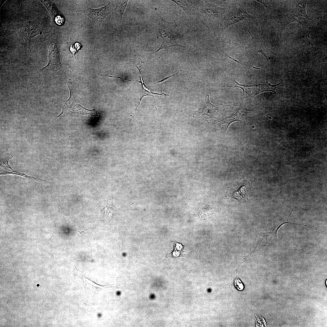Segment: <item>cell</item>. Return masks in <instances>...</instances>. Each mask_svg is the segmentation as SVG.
<instances>
[{
    "label": "cell",
    "instance_id": "obj_1",
    "mask_svg": "<svg viewBox=\"0 0 327 327\" xmlns=\"http://www.w3.org/2000/svg\"><path fill=\"white\" fill-rule=\"evenodd\" d=\"M227 9L213 3H206L198 8L197 13L206 27L211 31H217L220 38L223 18Z\"/></svg>",
    "mask_w": 327,
    "mask_h": 327
},
{
    "label": "cell",
    "instance_id": "obj_2",
    "mask_svg": "<svg viewBox=\"0 0 327 327\" xmlns=\"http://www.w3.org/2000/svg\"><path fill=\"white\" fill-rule=\"evenodd\" d=\"M67 84L70 91V96L63 105L62 111L57 117L60 119L67 115L73 117L82 115L97 116V112L96 109H87L77 102L74 95V85L70 79L68 81Z\"/></svg>",
    "mask_w": 327,
    "mask_h": 327
},
{
    "label": "cell",
    "instance_id": "obj_3",
    "mask_svg": "<svg viewBox=\"0 0 327 327\" xmlns=\"http://www.w3.org/2000/svg\"><path fill=\"white\" fill-rule=\"evenodd\" d=\"M159 16L163 23L159 30L162 41L159 48L152 53L157 52L163 49L167 50L173 46L184 47L179 44L177 41V35L175 31L177 26V23L167 21L159 15Z\"/></svg>",
    "mask_w": 327,
    "mask_h": 327
},
{
    "label": "cell",
    "instance_id": "obj_4",
    "mask_svg": "<svg viewBox=\"0 0 327 327\" xmlns=\"http://www.w3.org/2000/svg\"><path fill=\"white\" fill-rule=\"evenodd\" d=\"M40 70L51 71L58 74H62L64 71L60 60L59 46L56 38L52 39L49 43L48 63Z\"/></svg>",
    "mask_w": 327,
    "mask_h": 327
},
{
    "label": "cell",
    "instance_id": "obj_5",
    "mask_svg": "<svg viewBox=\"0 0 327 327\" xmlns=\"http://www.w3.org/2000/svg\"><path fill=\"white\" fill-rule=\"evenodd\" d=\"M244 3H236L228 9L225 13L222 28V33L229 26L246 18H253L246 11Z\"/></svg>",
    "mask_w": 327,
    "mask_h": 327
},
{
    "label": "cell",
    "instance_id": "obj_6",
    "mask_svg": "<svg viewBox=\"0 0 327 327\" xmlns=\"http://www.w3.org/2000/svg\"><path fill=\"white\" fill-rule=\"evenodd\" d=\"M306 1H302L287 15L283 23V28L288 24L296 22L304 28L307 27L309 22L306 11Z\"/></svg>",
    "mask_w": 327,
    "mask_h": 327
},
{
    "label": "cell",
    "instance_id": "obj_7",
    "mask_svg": "<svg viewBox=\"0 0 327 327\" xmlns=\"http://www.w3.org/2000/svg\"><path fill=\"white\" fill-rule=\"evenodd\" d=\"M234 81L236 83V85L233 88H241L243 91V94L251 99L253 98L259 93L266 91H271L275 94H277L275 91V89L282 84L283 81H282L280 83L276 85H272L268 82L267 76L266 82L265 84L245 85L239 84L234 79Z\"/></svg>",
    "mask_w": 327,
    "mask_h": 327
},
{
    "label": "cell",
    "instance_id": "obj_8",
    "mask_svg": "<svg viewBox=\"0 0 327 327\" xmlns=\"http://www.w3.org/2000/svg\"><path fill=\"white\" fill-rule=\"evenodd\" d=\"M114 5L111 2L105 6L96 9L88 8L84 10L77 11V12L84 13L93 21L95 26L99 27L103 21L113 10Z\"/></svg>",
    "mask_w": 327,
    "mask_h": 327
},
{
    "label": "cell",
    "instance_id": "obj_9",
    "mask_svg": "<svg viewBox=\"0 0 327 327\" xmlns=\"http://www.w3.org/2000/svg\"><path fill=\"white\" fill-rule=\"evenodd\" d=\"M285 220L278 226H275L263 231L259 234L255 250L260 249L262 247L272 242L277 239V233L281 226L286 223L290 222H284Z\"/></svg>",
    "mask_w": 327,
    "mask_h": 327
},
{
    "label": "cell",
    "instance_id": "obj_10",
    "mask_svg": "<svg viewBox=\"0 0 327 327\" xmlns=\"http://www.w3.org/2000/svg\"><path fill=\"white\" fill-rule=\"evenodd\" d=\"M172 1L181 8L190 18H193L196 13H197L198 8L205 3L204 1L201 0H172Z\"/></svg>",
    "mask_w": 327,
    "mask_h": 327
},
{
    "label": "cell",
    "instance_id": "obj_11",
    "mask_svg": "<svg viewBox=\"0 0 327 327\" xmlns=\"http://www.w3.org/2000/svg\"><path fill=\"white\" fill-rule=\"evenodd\" d=\"M252 110L247 109L246 107H243L240 105L237 111L232 115L223 118L218 124L223 132H225L229 125L232 122L243 119Z\"/></svg>",
    "mask_w": 327,
    "mask_h": 327
},
{
    "label": "cell",
    "instance_id": "obj_12",
    "mask_svg": "<svg viewBox=\"0 0 327 327\" xmlns=\"http://www.w3.org/2000/svg\"><path fill=\"white\" fill-rule=\"evenodd\" d=\"M41 1L48 10L51 16L53 22L58 25L63 24L65 21L64 17L57 8L55 3L48 0Z\"/></svg>",
    "mask_w": 327,
    "mask_h": 327
},
{
    "label": "cell",
    "instance_id": "obj_13",
    "mask_svg": "<svg viewBox=\"0 0 327 327\" xmlns=\"http://www.w3.org/2000/svg\"><path fill=\"white\" fill-rule=\"evenodd\" d=\"M128 0H119L117 2L114 9V19L117 29L120 33L123 31L122 19L123 14L127 6Z\"/></svg>",
    "mask_w": 327,
    "mask_h": 327
},
{
    "label": "cell",
    "instance_id": "obj_14",
    "mask_svg": "<svg viewBox=\"0 0 327 327\" xmlns=\"http://www.w3.org/2000/svg\"><path fill=\"white\" fill-rule=\"evenodd\" d=\"M247 188L245 185L241 186L237 189L228 187L226 191L229 192L228 193L232 198L243 202L246 201V199H248Z\"/></svg>",
    "mask_w": 327,
    "mask_h": 327
},
{
    "label": "cell",
    "instance_id": "obj_15",
    "mask_svg": "<svg viewBox=\"0 0 327 327\" xmlns=\"http://www.w3.org/2000/svg\"><path fill=\"white\" fill-rule=\"evenodd\" d=\"M22 32L24 34L25 40L28 43L30 52H31L30 40L36 35L39 34L40 30L38 28H33L32 27L30 26L29 27L28 26L24 28Z\"/></svg>",
    "mask_w": 327,
    "mask_h": 327
},
{
    "label": "cell",
    "instance_id": "obj_16",
    "mask_svg": "<svg viewBox=\"0 0 327 327\" xmlns=\"http://www.w3.org/2000/svg\"><path fill=\"white\" fill-rule=\"evenodd\" d=\"M11 170H12V172L3 171L2 172H1L0 174V175H5L7 174H13L21 176L27 178H28L29 179H33L36 181H44L45 180H43L42 179H40L38 178H36L34 177L28 176L24 173H20L19 172L14 171L12 169Z\"/></svg>",
    "mask_w": 327,
    "mask_h": 327
},
{
    "label": "cell",
    "instance_id": "obj_17",
    "mask_svg": "<svg viewBox=\"0 0 327 327\" xmlns=\"http://www.w3.org/2000/svg\"><path fill=\"white\" fill-rule=\"evenodd\" d=\"M83 45L78 42H75L70 46L69 50L71 53L72 58L74 59L76 58L75 55L79 50H81Z\"/></svg>",
    "mask_w": 327,
    "mask_h": 327
},
{
    "label": "cell",
    "instance_id": "obj_18",
    "mask_svg": "<svg viewBox=\"0 0 327 327\" xmlns=\"http://www.w3.org/2000/svg\"><path fill=\"white\" fill-rule=\"evenodd\" d=\"M13 157L12 155L10 156L5 157L2 158L0 160V166L5 169H7L12 168L8 164V161L10 159H11Z\"/></svg>",
    "mask_w": 327,
    "mask_h": 327
},
{
    "label": "cell",
    "instance_id": "obj_19",
    "mask_svg": "<svg viewBox=\"0 0 327 327\" xmlns=\"http://www.w3.org/2000/svg\"><path fill=\"white\" fill-rule=\"evenodd\" d=\"M234 284L235 287L239 291H242L244 289V286L241 280L236 277L234 280Z\"/></svg>",
    "mask_w": 327,
    "mask_h": 327
},
{
    "label": "cell",
    "instance_id": "obj_20",
    "mask_svg": "<svg viewBox=\"0 0 327 327\" xmlns=\"http://www.w3.org/2000/svg\"><path fill=\"white\" fill-rule=\"evenodd\" d=\"M257 38H258V41H259V46H260V50H259V51H257V52H259V53H261V54H263V55H264V56H265V57H266V59H267V61H268V67H269V59H268V55L267 54H266V53H265V52H264V51H263V50H262V49H261V46H260V42H259V38H258V35H257Z\"/></svg>",
    "mask_w": 327,
    "mask_h": 327
},
{
    "label": "cell",
    "instance_id": "obj_21",
    "mask_svg": "<svg viewBox=\"0 0 327 327\" xmlns=\"http://www.w3.org/2000/svg\"><path fill=\"white\" fill-rule=\"evenodd\" d=\"M104 76H107V77H113V78H120V79H123V80H125L130 81H137L139 82L140 83H141V85L143 84L142 81H139L137 80H130L124 79V78H122L121 77H120L114 76H111V75H104Z\"/></svg>",
    "mask_w": 327,
    "mask_h": 327
},
{
    "label": "cell",
    "instance_id": "obj_22",
    "mask_svg": "<svg viewBox=\"0 0 327 327\" xmlns=\"http://www.w3.org/2000/svg\"><path fill=\"white\" fill-rule=\"evenodd\" d=\"M182 71V70H180V71H178V72H177V73H175V74H173V75H171V76H168V77H165V78H163V79H162L160 81H158V82H157L156 83H155V84H157V83H160L162 82H163V81H166V80H167V79H168V78H170V77H172V76H173L175 75L176 74H178V73H179V72H180V71Z\"/></svg>",
    "mask_w": 327,
    "mask_h": 327
},
{
    "label": "cell",
    "instance_id": "obj_23",
    "mask_svg": "<svg viewBox=\"0 0 327 327\" xmlns=\"http://www.w3.org/2000/svg\"><path fill=\"white\" fill-rule=\"evenodd\" d=\"M153 96V95H151L150 94H147V93L145 94V93H144L143 94L142 96H141L140 97V98L139 102V103H138V104L137 105V107H136V109H135L136 110L137 109L138 107V106L140 104V102L142 100V99H143V98L144 97H145V96Z\"/></svg>",
    "mask_w": 327,
    "mask_h": 327
},
{
    "label": "cell",
    "instance_id": "obj_24",
    "mask_svg": "<svg viewBox=\"0 0 327 327\" xmlns=\"http://www.w3.org/2000/svg\"><path fill=\"white\" fill-rule=\"evenodd\" d=\"M225 54H226V55H227V56H228V57H229V58H231V59H233V60H234V61H236L237 62H238V63H240V64H243V65H246V66H252V67H253V68H255V69H260V68H257L255 67H254V66H252V65H246V64H242V63H240V62H239V61H237V60H236L234 59H233V58H232L231 57H230V56H229L228 55H227V54H226V53H225Z\"/></svg>",
    "mask_w": 327,
    "mask_h": 327
},
{
    "label": "cell",
    "instance_id": "obj_25",
    "mask_svg": "<svg viewBox=\"0 0 327 327\" xmlns=\"http://www.w3.org/2000/svg\"><path fill=\"white\" fill-rule=\"evenodd\" d=\"M150 93H151V94H154L158 95H162L163 94H164L165 96V97H167V96H169V95H168L167 94H165V93H164V91H163V93H161V94L154 93V92H151V91H150Z\"/></svg>",
    "mask_w": 327,
    "mask_h": 327
},
{
    "label": "cell",
    "instance_id": "obj_26",
    "mask_svg": "<svg viewBox=\"0 0 327 327\" xmlns=\"http://www.w3.org/2000/svg\"><path fill=\"white\" fill-rule=\"evenodd\" d=\"M90 228H88V229H86V230H83V231H81V232H80V231H79L78 230V232H79V233H80V234H81V233H82V232H83L84 231H85L86 230H88V229H90Z\"/></svg>",
    "mask_w": 327,
    "mask_h": 327
}]
</instances>
